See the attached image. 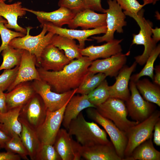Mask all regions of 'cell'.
Listing matches in <instances>:
<instances>
[{"mask_svg": "<svg viewBox=\"0 0 160 160\" xmlns=\"http://www.w3.org/2000/svg\"><path fill=\"white\" fill-rule=\"evenodd\" d=\"M129 86L131 94L126 102L128 114L134 121L139 123L148 118L156 110V107L142 97L134 82L130 80Z\"/></svg>", "mask_w": 160, "mask_h": 160, "instance_id": "obj_10", "label": "cell"}, {"mask_svg": "<svg viewBox=\"0 0 160 160\" xmlns=\"http://www.w3.org/2000/svg\"><path fill=\"white\" fill-rule=\"evenodd\" d=\"M11 138L0 128V146L1 148H4L5 144Z\"/></svg>", "mask_w": 160, "mask_h": 160, "instance_id": "obj_45", "label": "cell"}, {"mask_svg": "<svg viewBox=\"0 0 160 160\" xmlns=\"http://www.w3.org/2000/svg\"><path fill=\"white\" fill-rule=\"evenodd\" d=\"M160 111L156 110L145 120L128 130L126 133L127 142L124 152V158L130 156L140 144L152 137L155 125L160 119Z\"/></svg>", "mask_w": 160, "mask_h": 160, "instance_id": "obj_6", "label": "cell"}, {"mask_svg": "<svg viewBox=\"0 0 160 160\" xmlns=\"http://www.w3.org/2000/svg\"><path fill=\"white\" fill-rule=\"evenodd\" d=\"M67 130L82 146L107 144L110 142L106 132L94 122L86 121L81 112L71 121Z\"/></svg>", "mask_w": 160, "mask_h": 160, "instance_id": "obj_2", "label": "cell"}, {"mask_svg": "<svg viewBox=\"0 0 160 160\" xmlns=\"http://www.w3.org/2000/svg\"><path fill=\"white\" fill-rule=\"evenodd\" d=\"M23 106L17 107L8 110L4 113H0L1 129L12 137H21L22 127L18 119L21 110Z\"/></svg>", "mask_w": 160, "mask_h": 160, "instance_id": "obj_26", "label": "cell"}, {"mask_svg": "<svg viewBox=\"0 0 160 160\" xmlns=\"http://www.w3.org/2000/svg\"><path fill=\"white\" fill-rule=\"evenodd\" d=\"M153 142L157 146L160 145V119L158 121L154 127Z\"/></svg>", "mask_w": 160, "mask_h": 160, "instance_id": "obj_43", "label": "cell"}, {"mask_svg": "<svg viewBox=\"0 0 160 160\" xmlns=\"http://www.w3.org/2000/svg\"><path fill=\"white\" fill-rule=\"evenodd\" d=\"M87 57L82 56L71 60L60 71H48L37 68L41 80L49 84L55 92L60 93L77 88L87 74L92 62Z\"/></svg>", "mask_w": 160, "mask_h": 160, "instance_id": "obj_1", "label": "cell"}, {"mask_svg": "<svg viewBox=\"0 0 160 160\" xmlns=\"http://www.w3.org/2000/svg\"><path fill=\"white\" fill-rule=\"evenodd\" d=\"M130 51L122 53L102 59L93 61L88 68V71L95 74L102 73L106 76L116 77L120 70L125 65L127 57Z\"/></svg>", "mask_w": 160, "mask_h": 160, "instance_id": "obj_13", "label": "cell"}, {"mask_svg": "<svg viewBox=\"0 0 160 160\" xmlns=\"http://www.w3.org/2000/svg\"><path fill=\"white\" fill-rule=\"evenodd\" d=\"M35 160H62V159L53 145L41 144Z\"/></svg>", "mask_w": 160, "mask_h": 160, "instance_id": "obj_37", "label": "cell"}, {"mask_svg": "<svg viewBox=\"0 0 160 160\" xmlns=\"http://www.w3.org/2000/svg\"><path fill=\"white\" fill-rule=\"evenodd\" d=\"M137 63L135 61L130 67L124 65L115 77L116 81L109 86L110 97H114L127 101L130 94L129 83L132 73L136 68Z\"/></svg>", "mask_w": 160, "mask_h": 160, "instance_id": "obj_19", "label": "cell"}, {"mask_svg": "<svg viewBox=\"0 0 160 160\" xmlns=\"http://www.w3.org/2000/svg\"><path fill=\"white\" fill-rule=\"evenodd\" d=\"M58 5L66 7L76 13L84 9L83 0H60Z\"/></svg>", "mask_w": 160, "mask_h": 160, "instance_id": "obj_40", "label": "cell"}, {"mask_svg": "<svg viewBox=\"0 0 160 160\" xmlns=\"http://www.w3.org/2000/svg\"><path fill=\"white\" fill-rule=\"evenodd\" d=\"M44 25L47 31L73 39H76L79 42V47L80 49L84 48L85 42L87 40H92L88 39L91 36L101 33L105 34L107 31L106 26L91 30H76L67 29L56 26L50 23H46L42 25Z\"/></svg>", "mask_w": 160, "mask_h": 160, "instance_id": "obj_16", "label": "cell"}, {"mask_svg": "<svg viewBox=\"0 0 160 160\" xmlns=\"http://www.w3.org/2000/svg\"><path fill=\"white\" fill-rule=\"evenodd\" d=\"M108 8L105 9L106 14L107 31L103 36L92 37V38L99 43L106 42L114 39L116 31L119 33H123V27L127 25L126 15L122 9L115 0H108Z\"/></svg>", "mask_w": 160, "mask_h": 160, "instance_id": "obj_8", "label": "cell"}, {"mask_svg": "<svg viewBox=\"0 0 160 160\" xmlns=\"http://www.w3.org/2000/svg\"><path fill=\"white\" fill-rule=\"evenodd\" d=\"M19 66L11 69H4L0 75V88L3 91L7 90L15 80Z\"/></svg>", "mask_w": 160, "mask_h": 160, "instance_id": "obj_38", "label": "cell"}, {"mask_svg": "<svg viewBox=\"0 0 160 160\" xmlns=\"http://www.w3.org/2000/svg\"><path fill=\"white\" fill-rule=\"evenodd\" d=\"M101 1V0H83L84 9L105 13V9L102 7Z\"/></svg>", "mask_w": 160, "mask_h": 160, "instance_id": "obj_41", "label": "cell"}, {"mask_svg": "<svg viewBox=\"0 0 160 160\" xmlns=\"http://www.w3.org/2000/svg\"><path fill=\"white\" fill-rule=\"evenodd\" d=\"M47 109L41 97L36 93L22 107L19 117L36 129L44 120Z\"/></svg>", "mask_w": 160, "mask_h": 160, "instance_id": "obj_12", "label": "cell"}, {"mask_svg": "<svg viewBox=\"0 0 160 160\" xmlns=\"http://www.w3.org/2000/svg\"><path fill=\"white\" fill-rule=\"evenodd\" d=\"M1 147H0V149H1Z\"/></svg>", "mask_w": 160, "mask_h": 160, "instance_id": "obj_51", "label": "cell"}, {"mask_svg": "<svg viewBox=\"0 0 160 160\" xmlns=\"http://www.w3.org/2000/svg\"><path fill=\"white\" fill-rule=\"evenodd\" d=\"M43 28L41 33L36 36H31L29 34L31 27L26 28L27 33L22 37L14 38L9 42V45L13 47L27 50L34 55L37 60L36 66L39 67L41 54L45 47L51 44L52 39L54 34L47 31L46 27L42 25Z\"/></svg>", "mask_w": 160, "mask_h": 160, "instance_id": "obj_5", "label": "cell"}, {"mask_svg": "<svg viewBox=\"0 0 160 160\" xmlns=\"http://www.w3.org/2000/svg\"><path fill=\"white\" fill-rule=\"evenodd\" d=\"M7 111L6 93L0 88V113H4Z\"/></svg>", "mask_w": 160, "mask_h": 160, "instance_id": "obj_44", "label": "cell"}, {"mask_svg": "<svg viewBox=\"0 0 160 160\" xmlns=\"http://www.w3.org/2000/svg\"><path fill=\"white\" fill-rule=\"evenodd\" d=\"M86 112L89 119L104 129L109 136L117 154L123 160L127 142L126 133L120 130L111 121L102 116L96 108H88Z\"/></svg>", "mask_w": 160, "mask_h": 160, "instance_id": "obj_7", "label": "cell"}, {"mask_svg": "<svg viewBox=\"0 0 160 160\" xmlns=\"http://www.w3.org/2000/svg\"><path fill=\"white\" fill-rule=\"evenodd\" d=\"M51 44L60 50H63L65 55L71 61L82 56L80 53V49L74 39L54 34L52 39Z\"/></svg>", "mask_w": 160, "mask_h": 160, "instance_id": "obj_29", "label": "cell"}, {"mask_svg": "<svg viewBox=\"0 0 160 160\" xmlns=\"http://www.w3.org/2000/svg\"><path fill=\"white\" fill-rule=\"evenodd\" d=\"M18 119L22 127L21 140L28 152L30 159L35 160L36 154L41 145V143L35 129L22 118L19 117Z\"/></svg>", "mask_w": 160, "mask_h": 160, "instance_id": "obj_27", "label": "cell"}, {"mask_svg": "<svg viewBox=\"0 0 160 160\" xmlns=\"http://www.w3.org/2000/svg\"><path fill=\"white\" fill-rule=\"evenodd\" d=\"M21 159L18 154L10 152L0 153V160H20Z\"/></svg>", "mask_w": 160, "mask_h": 160, "instance_id": "obj_42", "label": "cell"}, {"mask_svg": "<svg viewBox=\"0 0 160 160\" xmlns=\"http://www.w3.org/2000/svg\"><path fill=\"white\" fill-rule=\"evenodd\" d=\"M89 108L96 107L89 101L87 95H74L65 108L62 123L63 126L67 130L71 121L76 118L82 110Z\"/></svg>", "mask_w": 160, "mask_h": 160, "instance_id": "obj_25", "label": "cell"}, {"mask_svg": "<svg viewBox=\"0 0 160 160\" xmlns=\"http://www.w3.org/2000/svg\"><path fill=\"white\" fill-rule=\"evenodd\" d=\"M26 13V11L23 9L21 2L7 4L2 0H0V16L7 21L5 25L8 28L14 29L17 32L26 34V29L19 26L17 23L18 17L23 16Z\"/></svg>", "mask_w": 160, "mask_h": 160, "instance_id": "obj_23", "label": "cell"}, {"mask_svg": "<svg viewBox=\"0 0 160 160\" xmlns=\"http://www.w3.org/2000/svg\"><path fill=\"white\" fill-rule=\"evenodd\" d=\"M152 139L149 138L140 144L130 156L123 160H160V152L154 147Z\"/></svg>", "mask_w": 160, "mask_h": 160, "instance_id": "obj_28", "label": "cell"}, {"mask_svg": "<svg viewBox=\"0 0 160 160\" xmlns=\"http://www.w3.org/2000/svg\"><path fill=\"white\" fill-rule=\"evenodd\" d=\"M87 95L89 101L96 107L105 102L110 97L109 86L106 80L104 79Z\"/></svg>", "mask_w": 160, "mask_h": 160, "instance_id": "obj_33", "label": "cell"}, {"mask_svg": "<svg viewBox=\"0 0 160 160\" xmlns=\"http://www.w3.org/2000/svg\"><path fill=\"white\" fill-rule=\"evenodd\" d=\"M53 145L62 160H79L81 145L74 140L65 129H60Z\"/></svg>", "mask_w": 160, "mask_h": 160, "instance_id": "obj_14", "label": "cell"}, {"mask_svg": "<svg viewBox=\"0 0 160 160\" xmlns=\"http://www.w3.org/2000/svg\"><path fill=\"white\" fill-rule=\"evenodd\" d=\"M152 38L153 41L157 43L160 40V28L156 27L155 28H151Z\"/></svg>", "mask_w": 160, "mask_h": 160, "instance_id": "obj_46", "label": "cell"}, {"mask_svg": "<svg viewBox=\"0 0 160 160\" xmlns=\"http://www.w3.org/2000/svg\"><path fill=\"white\" fill-rule=\"evenodd\" d=\"M4 1H5L6 0H2ZM13 0H9V2H11Z\"/></svg>", "mask_w": 160, "mask_h": 160, "instance_id": "obj_49", "label": "cell"}, {"mask_svg": "<svg viewBox=\"0 0 160 160\" xmlns=\"http://www.w3.org/2000/svg\"><path fill=\"white\" fill-rule=\"evenodd\" d=\"M1 124L0 123V128L1 129Z\"/></svg>", "mask_w": 160, "mask_h": 160, "instance_id": "obj_50", "label": "cell"}, {"mask_svg": "<svg viewBox=\"0 0 160 160\" xmlns=\"http://www.w3.org/2000/svg\"><path fill=\"white\" fill-rule=\"evenodd\" d=\"M23 9L35 15L41 25L46 23H50L59 27H62L64 25H68L76 14L72 10L63 7L50 12L35 11L23 7Z\"/></svg>", "mask_w": 160, "mask_h": 160, "instance_id": "obj_20", "label": "cell"}, {"mask_svg": "<svg viewBox=\"0 0 160 160\" xmlns=\"http://www.w3.org/2000/svg\"><path fill=\"white\" fill-rule=\"evenodd\" d=\"M68 101L63 107L56 111H51L47 110L44 120L35 129L41 144L54 145L60 129L65 108Z\"/></svg>", "mask_w": 160, "mask_h": 160, "instance_id": "obj_11", "label": "cell"}, {"mask_svg": "<svg viewBox=\"0 0 160 160\" xmlns=\"http://www.w3.org/2000/svg\"><path fill=\"white\" fill-rule=\"evenodd\" d=\"M36 56L28 51L24 50L16 78L7 90V92L19 84L33 80H41L36 66Z\"/></svg>", "mask_w": 160, "mask_h": 160, "instance_id": "obj_15", "label": "cell"}, {"mask_svg": "<svg viewBox=\"0 0 160 160\" xmlns=\"http://www.w3.org/2000/svg\"><path fill=\"white\" fill-rule=\"evenodd\" d=\"M31 84L36 93L42 99L47 110L51 111L63 107L76 94L77 89L59 93L52 91L50 86L41 80H34Z\"/></svg>", "mask_w": 160, "mask_h": 160, "instance_id": "obj_9", "label": "cell"}, {"mask_svg": "<svg viewBox=\"0 0 160 160\" xmlns=\"http://www.w3.org/2000/svg\"><path fill=\"white\" fill-rule=\"evenodd\" d=\"M81 157L87 160H122L111 141L89 147L81 146Z\"/></svg>", "mask_w": 160, "mask_h": 160, "instance_id": "obj_22", "label": "cell"}, {"mask_svg": "<svg viewBox=\"0 0 160 160\" xmlns=\"http://www.w3.org/2000/svg\"><path fill=\"white\" fill-rule=\"evenodd\" d=\"M160 53V45L159 44L156 46L152 51L147 60L143 69L138 73L131 76L130 80L135 82L141 77L147 76L150 77L153 80L154 63Z\"/></svg>", "mask_w": 160, "mask_h": 160, "instance_id": "obj_34", "label": "cell"}, {"mask_svg": "<svg viewBox=\"0 0 160 160\" xmlns=\"http://www.w3.org/2000/svg\"><path fill=\"white\" fill-rule=\"evenodd\" d=\"M106 77L103 73L95 74L88 72L81 84L77 88L76 93L87 95L96 88Z\"/></svg>", "mask_w": 160, "mask_h": 160, "instance_id": "obj_32", "label": "cell"}, {"mask_svg": "<svg viewBox=\"0 0 160 160\" xmlns=\"http://www.w3.org/2000/svg\"><path fill=\"white\" fill-rule=\"evenodd\" d=\"M96 109L102 116L111 121L125 133L131 127L139 123L127 119L128 112L124 101L119 98L110 97L97 106Z\"/></svg>", "mask_w": 160, "mask_h": 160, "instance_id": "obj_4", "label": "cell"}, {"mask_svg": "<svg viewBox=\"0 0 160 160\" xmlns=\"http://www.w3.org/2000/svg\"><path fill=\"white\" fill-rule=\"evenodd\" d=\"M144 10L142 8L137 13H134L128 11L124 12L126 15L133 18L139 26L140 30L137 34H133V39L131 45H143L144 50L142 54L134 57L135 62L141 65L145 64L148 58L156 46V44L152 37L151 28H153V23L146 20L144 17Z\"/></svg>", "mask_w": 160, "mask_h": 160, "instance_id": "obj_3", "label": "cell"}, {"mask_svg": "<svg viewBox=\"0 0 160 160\" xmlns=\"http://www.w3.org/2000/svg\"><path fill=\"white\" fill-rule=\"evenodd\" d=\"M23 49H16L8 45L1 52L3 62L0 66V71L12 69L20 65Z\"/></svg>", "mask_w": 160, "mask_h": 160, "instance_id": "obj_31", "label": "cell"}, {"mask_svg": "<svg viewBox=\"0 0 160 160\" xmlns=\"http://www.w3.org/2000/svg\"><path fill=\"white\" fill-rule=\"evenodd\" d=\"M71 61L58 48L50 44L41 54L39 67L46 71H59Z\"/></svg>", "mask_w": 160, "mask_h": 160, "instance_id": "obj_18", "label": "cell"}, {"mask_svg": "<svg viewBox=\"0 0 160 160\" xmlns=\"http://www.w3.org/2000/svg\"><path fill=\"white\" fill-rule=\"evenodd\" d=\"M139 92L145 100L160 106V86L148 79L138 80L135 82Z\"/></svg>", "mask_w": 160, "mask_h": 160, "instance_id": "obj_30", "label": "cell"}, {"mask_svg": "<svg viewBox=\"0 0 160 160\" xmlns=\"http://www.w3.org/2000/svg\"><path fill=\"white\" fill-rule=\"evenodd\" d=\"M123 40L114 39L101 45H92L80 49V53L82 56L87 57L92 61L99 58H107L122 53V49L120 43Z\"/></svg>", "mask_w": 160, "mask_h": 160, "instance_id": "obj_21", "label": "cell"}, {"mask_svg": "<svg viewBox=\"0 0 160 160\" xmlns=\"http://www.w3.org/2000/svg\"><path fill=\"white\" fill-rule=\"evenodd\" d=\"M21 83L6 93L7 111L25 104L36 94L31 84Z\"/></svg>", "mask_w": 160, "mask_h": 160, "instance_id": "obj_24", "label": "cell"}, {"mask_svg": "<svg viewBox=\"0 0 160 160\" xmlns=\"http://www.w3.org/2000/svg\"><path fill=\"white\" fill-rule=\"evenodd\" d=\"M106 14L97 13L92 10L85 9L76 13L68 25L70 29L80 27L83 30L93 29L106 26Z\"/></svg>", "mask_w": 160, "mask_h": 160, "instance_id": "obj_17", "label": "cell"}, {"mask_svg": "<svg viewBox=\"0 0 160 160\" xmlns=\"http://www.w3.org/2000/svg\"><path fill=\"white\" fill-rule=\"evenodd\" d=\"M155 74L153 76V80L154 83L159 85H160V66L159 65H156L154 68Z\"/></svg>", "mask_w": 160, "mask_h": 160, "instance_id": "obj_47", "label": "cell"}, {"mask_svg": "<svg viewBox=\"0 0 160 160\" xmlns=\"http://www.w3.org/2000/svg\"><path fill=\"white\" fill-rule=\"evenodd\" d=\"M7 21L0 16V35L1 39V44L0 46V54L2 51L7 47L10 41L15 38L22 37L24 34L20 32L11 31L7 28L5 24Z\"/></svg>", "mask_w": 160, "mask_h": 160, "instance_id": "obj_35", "label": "cell"}, {"mask_svg": "<svg viewBox=\"0 0 160 160\" xmlns=\"http://www.w3.org/2000/svg\"><path fill=\"white\" fill-rule=\"evenodd\" d=\"M122 9L137 13L146 4H141L137 0H115Z\"/></svg>", "mask_w": 160, "mask_h": 160, "instance_id": "obj_39", "label": "cell"}, {"mask_svg": "<svg viewBox=\"0 0 160 160\" xmlns=\"http://www.w3.org/2000/svg\"><path fill=\"white\" fill-rule=\"evenodd\" d=\"M4 148L7 151L18 154L23 159H29L28 157V152L19 136L11 137L5 144Z\"/></svg>", "mask_w": 160, "mask_h": 160, "instance_id": "obj_36", "label": "cell"}, {"mask_svg": "<svg viewBox=\"0 0 160 160\" xmlns=\"http://www.w3.org/2000/svg\"><path fill=\"white\" fill-rule=\"evenodd\" d=\"M143 1L146 2L147 4H152L154 5L159 0H143Z\"/></svg>", "mask_w": 160, "mask_h": 160, "instance_id": "obj_48", "label": "cell"}]
</instances>
